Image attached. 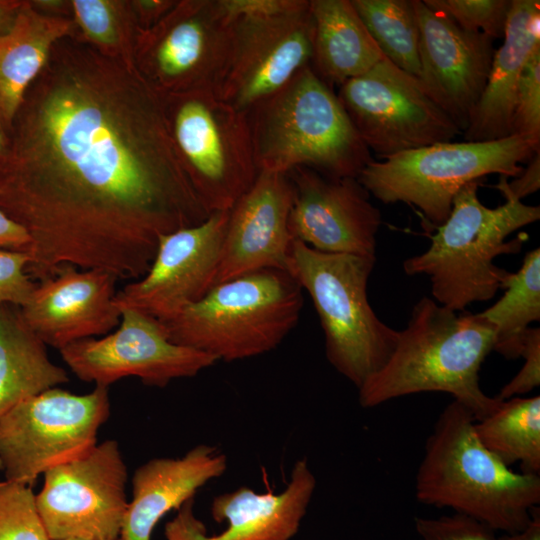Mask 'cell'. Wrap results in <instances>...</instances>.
<instances>
[{"label": "cell", "instance_id": "8992f818", "mask_svg": "<svg viewBox=\"0 0 540 540\" xmlns=\"http://www.w3.org/2000/svg\"><path fill=\"white\" fill-rule=\"evenodd\" d=\"M303 304L297 281L284 269L267 268L219 283L158 321L173 343L232 362L275 349L296 326Z\"/></svg>", "mask_w": 540, "mask_h": 540}, {"label": "cell", "instance_id": "6da1fadb", "mask_svg": "<svg viewBox=\"0 0 540 540\" xmlns=\"http://www.w3.org/2000/svg\"><path fill=\"white\" fill-rule=\"evenodd\" d=\"M0 209L30 237L37 281L70 265L141 278L162 235L198 225L165 94L135 60L83 37L58 41L8 134Z\"/></svg>", "mask_w": 540, "mask_h": 540}, {"label": "cell", "instance_id": "7bdbcfd3", "mask_svg": "<svg viewBox=\"0 0 540 540\" xmlns=\"http://www.w3.org/2000/svg\"><path fill=\"white\" fill-rule=\"evenodd\" d=\"M9 150L8 135L0 125V171L4 168Z\"/></svg>", "mask_w": 540, "mask_h": 540}, {"label": "cell", "instance_id": "d4e9b609", "mask_svg": "<svg viewBox=\"0 0 540 540\" xmlns=\"http://www.w3.org/2000/svg\"><path fill=\"white\" fill-rule=\"evenodd\" d=\"M311 68L327 85L341 86L384 58L350 0H310Z\"/></svg>", "mask_w": 540, "mask_h": 540}, {"label": "cell", "instance_id": "7a4b0ae2", "mask_svg": "<svg viewBox=\"0 0 540 540\" xmlns=\"http://www.w3.org/2000/svg\"><path fill=\"white\" fill-rule=\"evenodd\" d=\"M494 339V326L480 313L457 314L423 297L387 362L358 389L359 403L373 408L407 395L444 392L481 420L501 402L480 387L481 365Z\"/></svg>", "mask_w": 540, "mask_h": 540}, {"label": "cell", "instance_id": "e575fe53", "mask_svg": "<svg viewBox=\"0 0 540 540\" xmlns=\"http://www.w3.org/2000/svg\"><path fill=\"white\" fill-rule=\"evenodd\" d=\"M29 261L26 252L0 250V306L22 307L30 298L36 282L27 272Z\"/></svg>", "mask_w": 540, "mask_h": 540}, {"label": "cell", "instance_id": "5b68a950", "mask_svg": "<svg viewBox=\"0 0 540 540\" xmlns=\"http://www.w3.org/2000/svg\"><path fill=\"white\" fill-rule=\"evenodd\" d=\"M259 172L306 167L357 178L373 160L337 93L311 66L247 111Z\"/></svg>", "mask_w": 540, "mask_h": 540}, {"label": "cell", "instance_id": "4dcf8cb0", "mask_svg": "<svg viewBox=\"0 0 540 540\" xmlns=\"http://www.w3.org/2000/svg\"><path fill=\"white\" fill-rule=\"evenodd\" d=\"M0 540H50L31 486L0 482Z\"/></svg>", "mask_w": 540, "mask_h": 540}, {"label": "cell", "instance_id": "8fae6325", "mask_svg": "<svg viewBox=\"0 0 540 540\" xmlns=\"http://www.w3.org/2000/svg\"><path fill=\"white\" fill-rule=\"evenodd\" d=\"M233 22L221 0H182L155 26L138 31L134 58L164 94L217 93L226 73Z\"/></svg>", "mask_w": 540, "mask_h": 540}, {"label": "cell", "instance_id": "5bb4252c", "mask_svg": "<svg viewBox=\"0 0 540 540\" xmlns=\"http://www.w3.org/2000/svg\"><path fill=\"white\" fill-rule=\"evenodd\" d=\"M120 312L115 331L59 350L80 380L109 387L122 378L137 377L148 386L165 387L217 362L209 354L173 343L157 319L131 308Z\"/></svg>", "mask_w": 540, "mask_h": 540}, {"label": "cell", "instance_id": "ab89813d", "mask_svg": "<svg viewBox=\"0 0 540 540\" xmlns=\"http://www.w3.org/2000/svg\"><path fill=\"white\" fill-rule=\"evenodd\" d=\"M527 168L514 180H507L509 191L519 200L536 192L540 188V151L528 162Z\"/></svg>", "mask_w": 540, "mask_h": 540}, {"label": "cell", "instance_id": "f546056e", "mask_svg": "<svg viewBox=\"0 0 540 540\" xmlns=\"http://www.w3.org/2000/svg\"><path fill=\"white\" fill-rule=\"evenodd\" d=\"M70 6L86 41L108 54L135 60L138 26L130 2L72 0Z\"/></svg>", "mask_w": 540, "mask_h": 540}, {"label": "cell", "instance_id": "d6a6232c", "mask_svg": "<svg viewBox=\"0 0 540 540\" xmlns=\"http://www.w3.org/2000/svg\"><path fill=\"white\" fill-rule=\"evenodd\" d=\"M512 135L540 141V48L525 63L517 86Z\"/></svg>", "mask_w": 540, "mask_h": 540}, {"label": "cell", "instance_id": "8d00e7d4", "mask_svg": "<svg viewBox=\"0 0 540 540\" xmlns=\"http://www.w3.org/2000/svg\"><path fill=\"white\" fill-rule=\"evenodd\" d=\"M298 2L299 0H221L230 19L275 15L292 9Z\"/></svg>", "mask_w": 540, "mask_h": 540}, {"label": "cell", "instance_id": "f6af8a7d", "mask_svg": "<svg viewBox=\"0 0 540 540\" xmlns=\"http://www.w3.org/2000/svg\"><path fill=\"white\" fill-rule=\"evenodd\" d=\"M0 471H2V466H1V463H0Z\"/></svg>", "mask_w": 540, "mask_h": 540}, {"label": "cell", "instance_id": "ac0fdd59", "mask_svg": "<svg viewBox=\"0 0 540 540\" xmlns=\"http://www.w3.org/2000/svg\"><path fill=\"white\" fill-rule=\"evenodd\" d=\"M413 5L419 28L418 79L463 132L487 82L493 39L462 29L423 0H413Z\"/></svg>", "mask_w": 540, "mask_h": 540}, {"label": "cell", "instance_id": "e0dca14e", "mask_svg": "<svg viewBox=\"0 0 540 540\" xmlns=\"http://www.w3.org/2000/svg\"><path fill=\"white\" fill-rule=\"evenodd\" d=\"M287 174L294 189L292 239L325 253L376 257L381 213L357 178L328 177L306 167Z\"/></svg>", "mask_w": 540, "mask_h": 540}, {"label": "cell", "instance_id": "3957f363", "mask_svg": "<svg viewBox=\"0 0 540 540\" xmlns=\"http://www.w3.org/2000/svg\"><path fill=\"white\" fill-rule=\"evenodd\" d=\"M475 421L455 400L439 414L416 472L415 497L494 531H519L540 503V476L503 464L479 441Z\"/></svg>", "mask_w": 540, "mask_h": 540}, {"label": "cell", "instance_id": "52a82bcc", "mask_svg": "<svg viewBox=\"0 0 540 540\" xmlns=\"http://www.w3.org/2000/svg\"><path fill=\"white\" fill-rule=\"evenodd\" d=\"M376 257L325 253L293 239L286 271L311 297L329 363L359 389L391 356L399 331L382 322L367 296Z\"/></svg>", "mask_w": 540, "mask_h": 540}, {"label": "cell", "instance_id": "4fadbf2b", "mask_svg": "<svg viewBox=\"0 0 540 540\" xmlns=\"http://www.w3.org/2000/svg\"><path fill=\"white\" fill-rule=\"evenodd\" d=\"M35 504L50 540H115L128 507L127 467L116 440L44 474Z\"/></svg>", "mask_w": 540, "mask_h": 540}, {"label": "cell", "instance_id": "74e56055", "mask_svg": "<svg viewBox=\"0 0 540 540\" xmlns=\"http://www.w3.org/2000/svg\"><path fill=\"white\" fill-rule=\"evenodd\" d=\"M171 0H140L130 2L136 19L138 31H145L155 26L176 5Z\"/></svg>", "mask_w": 540, "mask_h": 540}, {"label": "cell", "instance_id": "ee69618b", "mask_svg": "<svg viewBox=\"0 0 540 540\" xmlns=\"http://www.w3.org/2000/svg\"><path fill=\"white\" fill-rule=\"evenodd\" d=\"M63 540H80V539H63ZM115 540H123L121 537L115 539Z\"/></svg>", "mask_w": 540, "mask_h": 540}, {"label": "cell", "instance_id": "ba28073f", "mask_svg": "<svg viewBox=\"0 0 540 540\" xmlns=\"http://www.w3.org/2000/svg\"><path fill=\"white\" fill-rule=\"evenodd\" d=\"M539 151V140L522 135L484 142H442L372 160L357 180L381 202L413 205L438 227L467 183L490 174L516 178L524 169L521 164Z\"/></svg>", "mask_w": 540, "mask_h": 540}, {"label": "cell", "instance_id": "f35d334b", "mask_svg": "<svg viewBox=\"0 0 540 540\" xmlns=\"http://www.w3.org/2000/svg\"><path fill=\"white\" fill-rule=\"evenodd\" d=\"M30 241L26 230L0 209V250L27 253Z\"/></svg>", "mask_w": 540, "mask_h": 540}, {"label": "cell", "instance_id": "2e32d148", "mask_svg": "<svg viewBox=\"0 0 540 540\" xmlns=\"http://www.w3.org/2000/svg\"><path fill=\"white\" fill-rule=\"evenodd\" d=\"M228 217L229 210L214 211L198 225L162 235L145 275L117 291L118 309L164 320L200 300L213 286Z\"/></svg>", "mask_w": 540, "mask_h": 540}, {"label": "cell", "instance_id": "9a60e30c", "mask_svg": "<svg viewBox=\"0 0 540 540\" xmlns=\"http://www.w3.org/2000/svg\"><path fill=\"white\" fill-rule=\"evenodd\" d=\"M231 20L230 57L216 94L236 109L247 112L311 65L310 1L299 0L292 9L275 15Z\"/></svg>", "mask_w": 540, "mask_h": 540}, {"label": "cell", "instance_id": "cb8c5ba5", "mask_svg": "<svg viewBox=\"0 0 540 540\" xmlns=\"http://www.w3.org/2000/svg\"><path fill=\"white\" fill-rule=\"evenodd\" d=\"M73 19L49 14L23 1L0 32V125L8 135L23 98L45 66L54 45L76 33Z\"/></svg>", "mask_w": 540, "mask_h": 540}, {"label": "cell", "instance_id": "f1b7e54d", "mask_svg": "<svg viewBox=\"0 0 540 540\" xmlns=\"http://www.w3.org/2000/svg\"><path fill=\"white\" fill-rule=\"evenodd\" d=\"M382 55L419 77V28L413 0H350Z\"/></svg>", "mask_w": 540, "mask_h": 540}, {"label": "cell", "instance_id": "ffe728a7", "mask_svg": "<svg viewBox=\"0 0 540 540\" xmlns=\"http://www.w3.org/2000/svg\"><path fill=\"white\" fill-rule=\"evenodd\" d=\"M111 273L66 265L36 281L28 301L19 307L30 330L58 350L88 338L104 336L121 320Z\"/></svg>", "mask_w": 540, "mask_h": 540}, {"label": "cell", "instance_id": "7402d4cb", "mask_svg": "<svg viewBox=\"0 0 540 540\" xmlns=\"http://www.w3.org/2000/svg\"><path fill=\"white\" fill-rule=\"evenodd\" d=\"M227 458L216 447L197 445L181 458H154L132 477V499L124 516L123 540H151L158 522L194 498L209 481L220 477Z\"/></svg>", "mask_w": 540, "mask_h": 540}, {"label": "cell", "instance_id": "7c38bea8", "mask_svg": "<svg viewBox=\"0 0 540 540\" xmlns=\"http://www.w3.org/2000/svg\"><path fill=\"white\" fill-rule=\"evenodd\" d=\"M337 96L364 144L381 160L450 142L461 133L420 80L385 57L339 86Z\"/></svg>", "mask_w": 540, "mask_h": 540}, {"label": "cell", "instance_id": "277c9868", "mask_svg": "<svg viewBox=\"0 0 540 540\" xmlns=\"http://www.w3.org/2000/svg\"><path fill=\"white\" fill-rule=\"evenodd\" d=\"M500 176L495 187L505 202L486 207L478 198L480 181L467 183L456 194L446 221L436 227L429 248L406 259L407 275H427L437 303L453 311H463L475 302L492 299L509 275L494 264L505 254H517L523 239L506 241L516 230L540 219V207L524 204Z\"/></svg>", "mask_w": 540, "mask_h": 540}, {"label": "cell", "instance_id": "484cf974", "mask_svg": "<svg viewBox=\"0 0 540 540\" xmlns=\"http://www.w3.org/2000/svg\"><path fill=\"white\" fill-rule=\"evenodd\" d=\"M69 381L47 346L24 322L20 309L0 306V416L23 400Z\"/></svg>", "mask_w": 540, "mask_h": 540}, {"label": "cell", "instance_id": "44dd1931", "mask_svg": "<svg viewBox=\"0 0 540 540\" xmlns=\"http://www.w3.org/2000/svg\"><path fill=\"white\" fill-rule=\"evenodd\" d=\"M293 198L288 174L259 172L229 209L213 286L261 269L286 270L293 240L288 226Z\"/></svg>", "mask_w": 540, "mask_h": 540}, {"label": "cell", "instance_id": "30bf717a", "mask_svg": "<svg viewBox=\"0 0 540 540\" xmlns=\"http://www.w3.org/2000/svg\"><path fill=\"white\" fill-rule=\"evenodd\" d=\"M109 416L106 386L80 395L54 387L18 403L0 416L5 480L32 487L47 470L90 451Z\"/></svg>", "mask_w": 540, "mask_h": 540}, {"label": "cell", "instance_id": "9c48e42d", "mask_svg": "<svg viewBox=\"0 0 540 540\" xmlns=\"http://www.w3.org/2000/svg\"><path fill=\"white\" fill-rule=\"evenodd\" d=\"M172 138L203 206L229 210L253 185L256 165L247 112L215 92L165 94Z\"/></svg>", "mask_w": 540, "mask_h": 540}, {"label": "cell", "instance_id": "1f68e13d", "mask_svg": "<svg viewBox=\"0 0 540 540\" xmlns=\"http://www.w3.org/2000/svg\"><path fill=\"white\" fill-rule=\"evenodd\" d=\"M431 9L452 19L462 29L503 38L512 0H423Z\"/></svg>", "mask_w": 540, "mask_h": 540}, {"label": "cell", "instance_id": "60d3db41", "mask_svg": "<svg viewBox=\"0 0 540 540\" xmlns=\"http://www.w3.org/2000/svg\"><path fill=\"white\" fill-rule=\"evenodd\" d=\"M498 540H540V508L535 507L529 523L521 530L503 533Z\"/></svg>", "mask_w": 540, "mask_h": 540}, {"label": "cell", "instance_id": "4316f807", "mask_svg": "<svg viewBox=\"0 0 540 540\" xmlns=\"http://www.w3.org/2000/svg\"><path fill=\"white\" fill-rule=\"evenodd\" d=\"M482 445L508 467L540 474V396L501 400L489 415L474 423Z\"/></svg>", "mask_w": 540, "mask_h": 540}, {"label": "cell", "instance_id": "603a6c76", "mask_svg": "<svg viewBox=\"0 0 540 540\" xmlns=\"http://www.w3.org/2000/svg\"><path fill=\"white\" fill-rule=\"evenodd\" d=\"M503 44L494 51L486 85L463 131L464 141L511 136L515 97L522 69L540 48V1L512 0Z\"/></svg>", "mask_w": 540, "mask_h": 540}, {"label": "cell", "instance_id": "83f0119b", "mask_svg": "<svg viewBox=\"0 0 540 540\" xmlns=\"http://www.w3.org/2000/svg\"><path fill=\"white\" fill-rule=\"evenodd\" d=\"M504 295L480 314L495 329L493 351L520 357L530 324L540 320V249L528 252L516 273H509Z\"/></svg>", "mask_w": 540, "mask_h": 540}, {"label": "cell", "instance_id": "836d02e7", "mask_svg": "<svg viewBox=\"0 0 540 540\" xmlns=\"http://www.w3.org/2000/svg\"><path fill=\"white\" fill-rule=\"evenodd\" d=\"M415 540H498L496 531L467 516L454 513L439 517H416Z\"/></svg>", "mask_w": 540, "mask_h": 540}, {"label": "cell", "instance_id": "b9f144b4", "mask_svg": "<svg viewBox=\"0 0 540 540\" xmlns=\"http://www.w3.org/2000/svg\"><path fill=\"white\" fill-rule=\"evenodd\" d=\"M22 3V0H0V32L10 26Z\"/></svg>", "mask_w": 540, "mask_h": 540}, {"label": "cell", "instance_id": "d6986e66", "mask_svg": "<svg viewBox=\"0 0 540 540\" xmlns=\"http://www.w3.org/2000/svg\"><path fill=\"white\" fill-rule=\"evenodd\" d=\"M316 487L305 459L298 460L286 488L278 493H257L248 487L214 497L212 518L226 522L218 534H208L193 512V499L185 502L166 523V540H290L298 531Z\"/></svg>", "mask_w": 540, "mask_h": 540}, {"label": "cell", "instance_id": "d590c367", "mask_svg": "<svg viewBox=\"0 0 540 540\" xmlns=\"http://www.w3.org/2000/svg\"><path fill=\"white\" fill-rule=\"evenodd\" d=\"M521 357L524 364L519 372L505 384L496 396L499 400L521 397L540 385V329L527 330Z\"/></svg>", "mask_w": 540, "mask_h": 540}]
</instances>
